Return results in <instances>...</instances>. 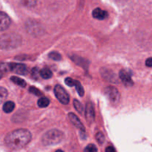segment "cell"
Instances as JSON below:
<instances>
[{
	"instance_id": "obj_1",
	"label": "cell",
	"mask_w": 152,
	"mask_h": 152,
	"mask_svg": "<svg viewBox=\"0 0 152 152\" xmlns=\"http://www.w3.org/2000/svg\"><path fill=\"white\" fill-rule=\"evenodd\" d=\"M31 140V134L27 129H17L7 134L4 139L6 145L13 150L21 149Z\"/></svg>"
},
{
	"instance_id": "obj_2",
	"label": "cell",
	"mask_w": 152,
	"mask_h": 152,
	"mask_svg": "<svg viewBox=\"0 0 152 152\" xmlns=\"http://www.w3.org/2000/svg\"><path fill=\"white\" fill-rule=\"evenodd\" d=\"M22 44V38L19 34H7L0 37V48L4 50L16 48Z\"/></svg>"
},
{
	"instance_id": "obj_3",
	"label": "cell",
	"mask_w": 152,
	"mask_h": 152,
	"mask_svg": "<svg viewBox=\"0 0 152 152\" xmlns=\"http://www.w3.org/2000/svg\"><path fill=\"white\" fill-rule=\"evenodd\" d=\"M65 135L64 133L58 129H52L48 131L43 135L42 138L43 145H53L59 144L64 140Z\"/></svg>"
},
{
	"instance_id": "obj_4",
	"label": "cell",
	"mask_w": 152,
	"mask_h": 152,
	"mask_svg": "<svg viewBox=\"0 0 152 152\" xmlns=\"http://www.w3.org/2000/svg\"><path fill=\"white\" fill-rule=\"evenodd\" d=\"M105 96L112 105H117L120 102V94L116 88L108 86L104 90Z\"/></svg>"
},
{
	"instance_id": "obj_5",
	"label": "cell",
	"mask_w": 152,
	"mask_h": 152,
	"mask_svg": "<svg viewBox=\"0 0 152 152\" xmlns=\"http://www.w3.org/2000/svg\"><path fill=\"white\" fill-rule=\"evenodd\" d=\"M26 28L34 37H40L44 33V28L35 21H28L26 23Z\"/></svg>"
},
{
	"instance_id": "obj_6",
	"label": "cell",
	"mask_w": 152,
	"mask_h": 152,
	"mask_svg": "<svg viewBox=\"0 0 152 152\" xmlns=\"http://www.w3.org/2000/svg\"><path fill=\"white\" fill-rule=\"evenodd\" d=\"M54 94L58 100L63 105L69 103L70 97L66 91L61 86H56L54 88Z\"/></svg>"
},
{
	"instance_id": "obj_7",
	"label": "cell",
	"mask_w": 152,
	"mask_h": 152,
	"mask_svg": "<svg viewBox=\"0 0 152 152\" xmlns=\"http://www.w3.org/2000/svg\"><path fill=\"white\" fill-rule=\"evenodd\" d=\"M100 73L104 80H105L106 81L112 83H117L119 82V79L117 74L111 70H108L107 68H102Z\"/></svg>"
},
{
	"instance_id": "obj_8",
	"label": "cell",
	"mask_w": 152,
	"mask_h": 152,
	"mask_svg": "<svg viewBox=\"0 0 152 152\" xmlns=\"http://www.w3.org/2000/svg\"><path fill=\"white\" fill-rule=\"evenodd\" d=\"M10 71L19 75H26L28 73V68L25 65L21 63H10Z\"/></svg>"
},
{
	"instance_id": "obj_9",
	"label": "cell",
	"mask_w": 152,
	"mask_h": 152,
	"mask_svg": "<svg viewBox=\"0 0 152 152\" xmlns=\"http://www.w3.org/2000/svg\"><path fill=\"white\" fill-rule=\"evenodd\" d=\"M86 119L88 123H92L95 120V111L91 102H88L85 110Z\"/></svg>"
},
{
	"instance_id": "obj_10",
	"label": "cell",
	"mask_w": 152,
	"mask_h": 152,
	"mask_svg": "<svg viewBox=\"0 0 152 152\" xmlns=\"http://www.w3.org/2000/svg\"><path fill=\"white\" fill-rule=\"evenodd\" d=\"M119 77L126 86H132L134 83L130 73L126 70H121L119 74Z\"/></svg>"
},
{
	"instance_id": "obj_11",
	"label": "cell",
	"mask_w": 152,
	"mask_h": 152,
	"mask_svg": "<svg viewBox=\"0 0 152 152\" xmlns=\"http://www.w3.org/2000/svg\"><path fill=\"white\" fill-rule=\"evenodd\" d=\"M10 25V19L5 13L0 11V31H4Z\"/></svg>"
},
{
	"instance_id": "obj_12",
	"label": "cell",
	"mask_w": 152,
	"mask_h": 152,
	"mask_svg": "<svg viewBox=\"0 0 152 152\" xmlns=\"http://www.w3.org/2000/svg\"><path fill=\"white\" fill-rule=\"evenodd\" d=\"M68 118L71 120V122L72 123V124L75 126L76 128L80 129L81 132H85L86 129H85V126H83V123H81L80 119L78 118V117L76 116V114H74V113H69L68 114Z\"/></svg>"
},
{
	"instance_id": "obj_13",
	"label": "cell",
	"mask_w": 152,
	"mask_h": 152,
	"mask_svg": "<svg viewBox=\"0 0 152 152\" xmlns=\"http://www.w3.org/2000/svg\"><path fill=\"white\" fill-rule=\"evenodd\" d=\"M92 15L93 17L99 20H103V19H106L108 17V13L105 10H103L102 9L99 8V7H96L92 12Z\"/></svg>"
},
{
	"instance_id": "obj_14",
	"label": "cell",
	"mask_w": 152,
	"mask_h": 152,
	"mask_svg": "<svg viewBox=\"0 0 152 152\" xmlns=\"http://www.w3.org/2000/svg\"><path fill=\"white\" fill-rule=\"evenodd\" d=\"M15 108L14 102L11 101H7L3 105V111L5 113H10L13 111Z\"/></svg>"
},
{
	"instance_id": "obj_15",
	"label": "cell",
	"mask_w": 152,
	"mask_h": 152,
	"mask_svg": "<svg viewBox=\"0 0 152 152\" xmlns=\"http://www.w3.org/2000/svg\"><path fill=\"white\" fill-rule=\"evenodd\" d=\"M10 80H11L13 83H14L15 84H16L17 86H20V87H22V88H25L27 85L26 82H25V80H22V79H21V78H19V77H14V76L10 77Z\"/></svg>"
},
{
	"instance_id": "obj_16",
	"label": "cell",
	"mask_w": 152,
	"mask_h": 152,
	"mask_svg": "<svg viewBox=\"0 0 152 152\" xmlns=\"http://www.w3.org/2000/svg\"><path fill=\"white\" fill-rule=\"evenodd\" d=\"M39 74L43 79H45V80H48V79L51 78L52 75H53L51 71H50V69H48V68H43V69H42Z\"/></svg>"
},
{
	"instance_id": "obj_17",
	"label": "cell",
	"mask_w": 152,
	"mask_h": 152,
	"mask_svg": "<svg viewBox=\"0 0 152 152\" xmlns=\"http://www.w3.org/2000/svg\"><path fill=\"white\" fill-rule=\"evenodd\" d=\"M49 103H50V100L46 97L40 98V99H39L38 102H37L38 106L40 107V108H46V107L48 106Z\"/></svg>"
},
{
	"instance_id": "obj_18",
	"label": "cell",
	"mask_w": 152,
	"mask_h": 152,
	"mask_svg": "<svg viewBox=\"0 0 152 152\" xmlns=\"http://www.w3.org/2000/svg\"><path fill=\"white\" fill-rule=\"evenodd\" d=\"M74 106L75 108V109L78 111L80 114H83L84 112V108H83V105H82L81 102H80L77 99H74Z\"/></svg>"
},
{
	"instance_id": "obj_19",
	"label": "cell",
	"mask_w": 152,
	"mask_h": 152,
	"mask_svg": "<svg viewBox=\"0 0 152 152\" xmlns=\"http://www.w3.org/2000/svg\"><path fill=\"white\" fill-rule=\"evenodd\" d=\"M75 88H76V90H77V93L79 94V95H80V96H84V88H83V87L82 86L81 83H80L79 81H76V83H75Z\"/></svg>"
},
{
	"instance_id": "obj_20",
	"label": "cell",
	"mask_w": 152,
	"mask_h": 152,
	"mask_svg": "<svg viewBox=\"0 0 152 152\" xmlns=\"http://www.w3.org/2000/svg\"><path fill=\"white\" fill-rule=\"evenodd\" d=\"M7 96V91L4 88L0 87V104L4 102Z\"/></svg>"
},
{
	"instance_id": "obj_21",
	"label": "cell",
	"mask_w": 152,
	"mask_h": 152,
	"mask_svg": "<svg viewBox=\"0 0 152 152\" xmlns=\"http://www.w3.org/2000/svg\"><path fill=\"white\" fill-rule=\"evenodd\" d=\"M22 4L26 7H31L36 5L37 2V0H20Z\"/></svg>"
},
{
	"instance_id": "obj_22",
	"label": "cell",
	"mask_w": 152,
	"mask_h": 152,
	"mask_svg": "<svg viewBox=\"0 0 152 152\" xmlns=\"http://www.w3.org/2000/svg\"><path fill=\"white\" fill-rule=\"evenodd\" d=\"M7 71H10V63H0V73H6Z\"/></svg>"
},
{
	"instance_id": "obj_23",
	"label": "cell",
	"mask_w": 152,
	"mask_h": 152,
	"mask_svg": "<svg viewBox=\"0 0 152 152\" xmlns=\"http://www.w3.org/2000/svg\"><path fill=\"white\" fill-rule=\"evenodd\" d=\"M49 57L55 61H59V60H60L61 58H62V56H61V55L59 54V53H57V52L53 51V52H51V53H49Z\"/></svg>"
},
{
	"instance_id": "obj_24",
	"label": "cell",
	"mask_w": 152,
	"mask_h": 152,
	"mask_svg": "<svg viewBox=\"0 0 152 152\" xmlns=\"http://www.w3.org/2000/svg\"><path fill=\"white\" fill-rule=\"evenodd\" d=\"M96 139L99 144H102L105 142V137H104L103 134L101 133V132H99V133L96 134Z\"/></svg>"
},
{
	"instance_id": "obj_25",
	"label": "cell",
	"mask_w": 152,
	"mask_h": 152,
	"mask_svg": "<svg viewBox=\"0 0 152 152\" xmlns=\"http://www.w3.org/2000/svg\"><path fill=\"white\" fill-rule=\"evenodd\" d=\"M84 151L86 152H94L97 151V148H96V147L94 145H93V144H89L88 145H87V146L86 147Z\"/></svg>"
},
{
	"instance_id": "obj_26",
	"label": "cell",
	"mask_w": 152,
	"mask_h": 152,
	"mask_svg": "<svg viewBox=\"0 0 152 152\" xmlns=\"http://www.w3.org/2000/svg\"><path fill=\"white\" fill-rule=\"evenodd\" d=\"M76 81H77V80H73L72 78H70V77H68V78H66L65 80V84L68 86H69V87H72V86H75Z\"/></svg>"
},
{
	"instance_id": "obj_27",
	"label": "cell",
	"mask_w": 152,
	"mask_h": 152,
	"mask_svg": "<svg viewBox=\"0 0 152 152\" xmlns=\"http://www.w3.org/2000/svg\"><path fill=\"white\" fill-rule=\"evenodd\" d=\"M29 91L31 92V94H33L36 95V96H41L42 95V92L40 91L38 88H35V87L30 88Z\"/></svg>"
},
{
	"instance_id": "obj_28",
	"label": "cell",
	"mask_w": 152,
	"mask_h": 152,
	"mask_svg": "<svg viewBox=\"0 0 152 152\" xmlns=\"http://www.w3.org/2000/svg\"><path fill=\"white\" fill-rule=\"evenodd\" d=\"M37 68H33V70H32V71H31V74H32V77H34V78H35V79H37L38 78V77H37Z\"/></svg>"
},
{
	"instance_id": "obj_29",
	"label": "cell",
	"mask_w": 152,
	"mask_h": 152,
	"mask_svg": "<svg viewBox=\"0 0 152 152\" xmlns=\"http://www.w3.org/2000/svg\"><path fill=\"white\" fill-rule=\"evenodd\" d=\"M145 65H146V66L152 68V57H150L146 59V61H145Z\"/></svg>"
},
{
	"instance_id": "obj_30",
	"label": "cell",
	"mask_w": 152,
	"mask_h": 152,
	"mask_svg": "<svg viewBox=\"0 0 152 152\" xmlns=\"http://www.w3.org/2000/svg\"><path fill=\"white\" fill-rule=\"evenodd\" d=\"M116 149L114 148H113L112 146H109L105 149V151L107 152H111V151H115Z\"/></svg>"
},
{
	"instance_id": "obj_31",
	"label": "cell",
	"mask_w": 152,
	"mask_h": 152,
	"mask_svg": "<svg viewBox=\"0 0 152 152\" xmlns=\"http://www.w3.org/2000/svg\"><path fill=\"white\" fill-rule=\"evenodd\" d=\"M1 73H0V79H1Z\"/></svg>"
}]
</instances>
